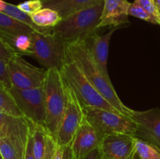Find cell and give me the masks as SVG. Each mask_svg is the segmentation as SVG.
Returning a JSON list of instances; mask_svg holds the SVG:
<instances>
[{"instance_id":"obj_6","label":"cell","mask_w":160,"mask_h":159,"mask_svg":"<svg viewBox=\"0 0 160 159\" xmlns=\"http://www.w3.org/2000/svg\"><path fill=\"white\" fill-rule=\"evenodd\" d=\"M31 55L45 69L59 71L67 62L66 46L52 34L34 31L31 34Z\"/></svg>"},{"instance_id":"obj_31","label":"cell","mask_w":160,"mask_h":159,"mask_svg":"<svg viewBox=\"0 0 160 159\" xmlns=\"http://www.w3.org/2000/svg\"><path fill=\"white\" fill-rule=\"evenodd\" d=\"M80 159H102L99 148H96V149L93 150L90 153H88V154H86L85 156H84V157Z\"/></svg>"},{"instance_id":"obj_5","label":"cell","mask_w":160,"mask_h":159,"mask_svg":"<svg viewBox=\"0 0 160 159\" xmlns=\"http://www.w3.org/2000/svg\"><path fill=\"white\" fill-rule=\"evenodd\" d=\"M84 117L101 137L129 134L134 137L137 126L130 117L119 112L93 107H83Z\"/></svg>"},{"instance_id":"obj_29","label":"cell","mask_w":160,"mask_h":159,"mask_svg":"<svg viewBox=\"0 0 160 159\" xmlns=\"http://www.w3.org/2000/svg\"><path fill=\"white\" fill-rule=\"evenodd\" d=\"M56 143L54 139L48 133H47L46 137V148H45V155L43 159H52L55 150H56Z\"/></svg>"},{"instance_id":"obj_23","label":"cell","mask_w":160,"mask_h":159,"mask_svg":"<svg viewBox=\"0 0 160 159\" xmlns=\"http://www.w3.org/2000/svg\"><path fill=\"white\" fill-rule=\"evenodd\" d=\"M0 153L4 159H19L15 148L6 137H0Z\"/></svg>"},{"instance_id":"obj_28","label":"cell","mask_w":160,"mask_h":159,"mask_svg":"<svg viewBox=\"0 0 160 159\" xmlns=\"http://www.w3.org/2000/svg\"><path fill=\"white\" fill-rule=\"evenodd\" d=\"M17 55L9 45H6L0 37V59L9 62L14 55Z\"/></svg>"},{"instance_id":"obj_11","label":"cell","mask_w":160,"mask_h":159,"mask_svg":"<svg viewBox=\"0 0 160 159\" xmlns=\"http://www.w3.org/2000/svg\"><path fill=\"white\" fill-rule=\"evenodd\" d=\"M136 138L129 134L103 137L99 146L102 159H134Z\"/></svg>"},{"instance_id":"obj_27","label":"cell","mask_w":160,"mask_h":159,"mask_svg":"<svg viewBox=\"0 0 160 159\" xmlns=\"http://www.w3.org/2000/svg\"><path fill=\"white\" fill-rule=\"evenodd\" d=\"M134 2L140 5L144 9L149 12L151 15H152L157 20L158 23L160 25V15L159 9L155 6L153 0H134Z\"/></svg>"},{"instance_id":"obj_30","label":"cell","mask_w":160,"mask_h":159,"mask_svg":"<svg viewBox=\"0 0 160 159\" xmlns=\"http://www.w3.org/2000/svg\"><path fill=\"white\" fill-rule=\"evenodd\" d=\"M24 159H36L35 155H34V153L33 139H32V135H31V130H30L29 137H28V143H27L26 151H25V154H24Z\"/></svg>"},{"instance_id":"obj_14","label":"cell","mask_w":160,"mask_h":159,"mask_svg":"<svg viewBox=\"0 0 160 159\" xmlns=\"http://www.w3.org/2000/svg\"><path fill=\"white\" fill-rule=\"evenodd\" d=\"M131 3L128 0H104L99 28L106 26H117L128 23V9Z\"/></svg>"},{"instance_id":"obj_2","label":"cell","mask_w":160,"mask_h":159,"mask_svg":"<svg viewBox=\"0 0 160 159\" xmlns=\"http://www.w3.org/2000/svg\"><path fill=\"white\" fill-rule=\"evenodd\" d=\"M104 0L78 11L65 18L52 27V34L67 45L86 41L97 33L101 23Z\"/></svg>"},{"instance_id":"obj_15","label":"cell","mask_w":160,"mask_h":159,"mask_svg":"<svg viewBox=\"0 0 160 159\" xmlns=\"http://www.w3.org/2000/svg\"><path fill=\"white\" fill-rule=\"evenodd\" d=\"M42 8L53 9L62 19L89 7L101 0H41Z\"/></svg>"},{"instance_id":"obj_22","label":"cell","mask_w":160,"mask_h":159,"mask_svg":"<svg viewBox=\"0 0 160 159\" xmlns=\"http://www.w3.org/2000/svg\"><path fill=\"white\" fill-rule=\"evenodd\" d=\"M128 15L131 16V17H137V18L145 20V21L150 22L152 23L159 24L157 20L152 15H151L149 12H147L145 9H144L140 5L138 4L135 2L130 4L129 9H128Z\"/></svg>"},{"instance_id":"obj_16","label":"cell","mask_w":160,"mask_h":159,"mask_svg":"<svg viewBox=\"0 0 160 159\" xmlns=\"http://www.w3.org/2000/svg\"><path fill=\"white\" fill-rule=\"evenodd\" d=\"M0 37L7 45H9L17 55H31V34L13 35L0 31Z\"/></svg>"},{"instance_id":"obj_32","label":"cell","mask_w":160,"mask_h":159,"mask_svg":"<svg viewBox=\"0 0 160 159\" xmlns=\"http://www.w3.org/2000/svg\"><path fill=\"white\" fill-rule=\"evenodd\" d=\"M153 2H154V4L156 8L158 9H160V0H153Z\"/></svg>"},{"instance_id":"obj_1","label":"cell","mask_w":160,"mask_h":159,"mask_svg":"<svg viewBox=\"0 0 160 159\" xmlns=\"http://www.w3.org/2000/svg\"><path fill=\"white\" fill-rule=\"evenodd\" d=\"M67 59L79 67L89 82L118 112L129 117L131 109L121 101L110 79L106 77L94 61L85 41H79L66 46Z\"/></svg>"},{"instance_id":"obj_19","label":"cell","mask_w":160,"mask_h":159,"mask_svg":"<svg viewBox=\"0 0 160 159\" xmlns=\"http://www.w3.org/2000/svg\"><path fill=\"white\" fill-rule=\"evenodd\" d=\"M30 16L34 23L42 27H53L62 20L56 11L48 8H42Z\"/></svg>"},{"instance_id":"obj_13","label":"cell","mask_w":160,"mask_h":159,"mask_svg":"<svg viewBox=\"0 0 160 159\" xmlns=\"http://www.w3.org/2000/svg\"><path fill=\"white\" fill-rule=\"evenodd\" d=\"M116 29L117 26H114L103 35H99L95 33L85 41L89 53L102 73L108 79H110L107 68L109 42Z\"/></svg>"},{"instance_id":"obj_26","label":"cell","mask_w":160,"mask_h":159,"mask_svg":"<svg viewBox=\"0 0 160 159\" xmlns=\"http://www.w3.org/2000/svg\"><path fill=\"white\" fill-rule=\"evenodd\" d=\"M52 159H73V154L71 146H60L56 144Z\"/></svg>"},{"instance_id":"obj_4","label":"cell","mask_w":160,"mask_h":159,"mask_svg":"<svg viewBox=\"0 0 160 159\" xmlns=\"http://www.w3.org/2000/svg\"><path fill=\"white\" fill-rule=\"evenodd\" d=\"M60 73L66 82L71 87L83 107H93L119 112L89 82L75 62L67 59Z\"/></svg>"},{"instance_id":"obj_12","label":"cell","mask_w":160,"mask_h":159,"mask_svg":"<svg viewBox=\"0 0 160 159\" xmlns=\"http://www.w3.org/2000/svg\"><path fill=\"white\" fill-rule=\"evenodd\" d=\"M102 140V137L98 131L84 118L70 144L73 159L81 158L92 151L99 147Z\"/></svg>"},{"instance_id":"obj_21","label":"cell","mask_w":160,"mask_h":159,"mask_svg":"<svg viewBox=\"0 0 160 159\" xmlns=\"http://www.w3.org/2000/svg\"><path fill=\"white\" fill-rule=\"evenodd\" d=\"M134 159H160V150L148 142L136 138Z\"/></svg>"},{"instance_id":"obj_34","label":"cell","mask_w":160,"mask_h":159,"mask_svg":"<svg viewBox=\"0 0 160 159\" xmlns=\"http://www.w3.org/2000/svg\"><path fill=\"white\" fill-rule=\"evenodd\" d=\"M0 159H4V158H3L2 155V154H1V153H0Z\"/></svg>"},{"instance_id":"obj_10","label":"cell","mask_w":160,"mask_h":159,"mask_svg":"<svg viewBox=\"0 0 160 159\" xmlns=\"http://www.w3.org/2000/svg\"><path fill=\"white\" fill-rule=\"evenodd\" d=\"M129 117L137 126L134 137L160 150V108H154L146 111L131 109Z\"/></svg>"},{"instance_id":"obj_9","label":"cell","mask_w":160,"mask_h":159,"mask_svg":"<svg viewBox=\"0 0 160 159\" xmlns=\"http://www.w3.org/2000/svg\"><path fill=\"white\" fill-rule=\"evenodd\" d=\"M9 76L12 87L31 89L43 87L46 70L28 63L22 55H16L8 62Z\"/></svg>"},{"instance_id":"obj_35","label":"cell","mask_w":160,"mask_h":159,"mask_svg":"<svg viewBox=\"0 0 160 159\" xmlns=\"http://www.w3.org/2000/svg\"><path fill=\"white\" fill-rule=\"evenodd\" d=\"M0 128H1V122H0Z\"/></svg>"},{"instance_id":"obj_36","label":"cell","mask_w":160,"mask_h":159,"mask_svg":"<svg viewBox=\"0 0 160 159\" xmlns=\"http://www.w3.org/2000/svg\"><path fill=\"white\" fill-rule=\"evenodd\" d=\"M159 15H160V9H159Z\"/></svg>"},{"instance_id":"obj_33","label":"cell","mask_w":160,"mask_h":159,"mask_svg":"<svg viewBox=\"0 0 160 159\" xmlns=\"http://www.w3.org/2000/svg\"><path fill=\"white\" fill-rule=\"evenodd\" d=\"M3 4H4V1H2V0H0V12H1Z\"/></svg>"},{"instance_id":"obj_17","label":"cell","mask_w":160,"mask_h":159,"mask_svg":"<svg viewBox=\"0 0 160 159\" xmlns=\"http://www.w3.org/2000/svg\"><path fill=\"white\" fill-rule=\"evenodd\" d=\"M0 31L13 35H30L34 31L31 26L23 22L0 12Z\"/></svg>"},{"instance_id":"obj_18","label":"cell","mask_w":160,"mask_h":159,"mask_svg":"<svg viewBox=\"0 0 160 159\" xmlns=\"http://www.w3.org/2000/svg\"><path fill=\"white\" fill-rule=\"evenodd\" d=\"M33 139L34 153L36 159H43L46 148L47 132L45 126L34 124L28 120Z\"/></svg>"},{"instance_id":"obj_7","label":"cell","mask_w":160,"mask_h":159,"mask_svg":"<svg viewBox=\"0 0 160 159\" xmlns=\"http://www.w3.org/2000/svg\"><path fill=\"white\" fill-rule=\"evenodd\" d=\"M64 82L66 90V106L62 121L55 140L56 144L60 146L71 144L75 134L85 118L83 106L74 90L66 82L65 80Z\"/></svg>"},{"instance_id":"obj_3","label":"cell","mask_w":160,"mask_h":159,"mask_svg":"<svg viewBox=\"0 0 160 159\" xmlns=\"http://www.w3.org/2000/svg\"><path fill=\"white\" fill-rule=\"evenodd\" d=\"M43 90L46 111L45 127L55 140L66 106L65 82L59 70H46Z\"/></svg>"},{"instance_id":"obj_8","label":"cell","mask_w":160,"mask_h":159,"mask_svg":"<svg viewBox=\"0 0 160 159\" xmlns=\"http://www.w3.org/2000/svg\"><path fill=\"white\" fill-rule=\"evenodd\" d=\"M23 116L34 124L45 126L46 121L43 87L31 89H9Z\"/></svg>"},{"instance_id":"obj_25","label":"cell","mask_w":160,"mask_h":159,"mask_svg":"<svg viewBox=\"0 0 160 159\" xmlns=\"http://www.w3.org/2000/svg\"><path fill=\"white\" fill-rule=\"evenodd\" d=\"M17 6L19 9L28 13L29 15L42 9V4L41 0H28V1L20 3Z\"/></svg>"},{"instance_id":"obj_20","label":"cell","mask_w":160,"mask_h":159,"mask_svg":"<svg viewBox=\"0 0 160 159\" xmlns=\"http://www.w3.org/2000/svg\"><path fill=\"white\" fill-rule=\"evenodd\" d=\"M0 112L14 117H24L9 89L0 83Z\"/></svg>"},{"instance_id":"obj_24","label":"cell","mask_w":160,"mask_h":159,"mask_svg":"<svg viewBox=\"0 0 160 159\" xmlns=\"http://www.w3.org/2000/svg\"><path fill=\"white\" fill-rule=\"evenodd\" d=\"M0 83L7 89L12 87L8 67V61L0 59Z\"/></svg>"}]
</instances>
